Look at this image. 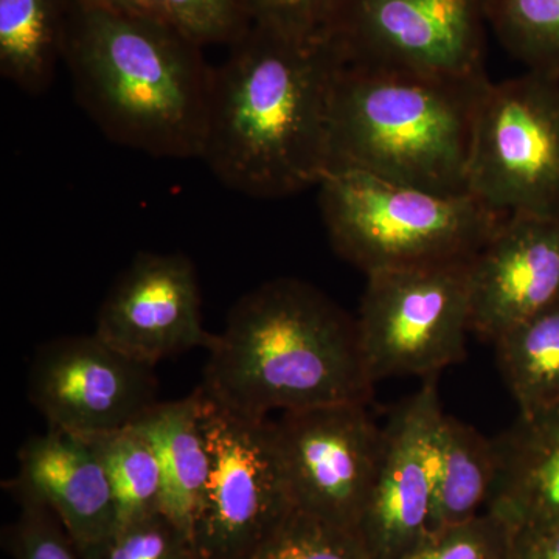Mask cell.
Instances as JSON below:
<instances>
[{"instance_id":"cell-4","label":"cell","mask_w":559,"mask_h":559,"mask_svg":"<svg viewBox=\"0 0 559 559\" xmlns=\"http://www.w3.org/2000/svg\"><path fill=\"white\" fill-rule=\"evenodd\" d=\"M488 81L345 62L331 106L329 170L465 193L474 112Z\"/></svg>"},{"instance_id":"cell-2","label":"cell","mask_w":559,"mask_h":559,"mask_svg":"<svg viewBox=\"0 0 559 559\" xmlns=\"http://www.w3.org/2000/svg\"><path fill=\"white\" fill-rule=\"evenodd\" d=\"M207 349L201 393L240 417L370 404L373 396L356 320L304 280L249 290Z\"/></svg>"},{"instance_id":"cell-12","label":"cell","mask_w":559,"mask_h":559,"mask_svg":"<svg viewBox=\"0 0 559 559\" xmlns=\"http://www.w3.org/2000/svg\"><path fill=\"white\" fill-rule=\"evenodd\" d=\"M436 377L392 411L382 426L377 479L356 528L373 559H403L432 533L437 436L441 418Z\"/></svg>"},{"instance_id":"cell-19","label":"cell","mask_w":559,"mask_h":559,"mask_svg":"<svg viewBox=\"0 0 559 559\" xmlns=\"http://www.w3.org/2000/svg\"><path fill=\"white\" fill-rule=\"evenodd\" d=\"M72 0H0V73L28 94L49 87L64 57Z\"/></svg>"},{"instance_id":"cell-25","label":"cell","mask_w":559,"mask_h":559,"mask_svg":"<svg viewBox=\"0 0 559 559\" xmlns=\"http://www.w3.org/2000/svg\"><path fill=\"white\" fill-rule=\"evenodd\" d=\"M511 528L481 511L473 520L437 530L403 559H510Z\"/></svg>"},{"instance_id":"cell-8","label":"cell","mask_w":559,"mask_h":559,"mask_svg":"<svg viewBox=\"0 0 559 559\" xmlns=\"http://www.w3.org/2000/svg\"><path fill=\"white\" fill-rule=\"evenodd\" d=\"M202 423L212 465L191 524L193 557L249 559L294 509L274 425L230 414L205 399Z\"/></svg>"},{"instance_id":"cell-17","label":"cell","mask_w":559,"mask_h":559,"mask_svg":"<svg viewBox=\"0 0 559 559\" xmlns=\"http://www.w3.org/2000/svg\"><path fill=\"white\" fill-rule=\"evenodd\" d=\"M202 415L204 396L198 389L187 399L157 401L131 426L145 437L159 462L162 511L189 538L212 465Z\"/></svg>"},{"instance_id":"cell-20","label":"cell","mask_w":559,"mask_h":559,"mask_svg":"<svg viewBox=\"0 0 559 559\" xmlns=\"http://www.w3.org/2000/svg\"><path fill=\"white\" fill-rule=\"evenodd\" d=\"M495 345L520 415L559 406V304L506 331Z\"/></svg>"},{"instance_id":"cell-11","label":"cell","mask_w":559,"mask_h":559,"mask_svg":"<svg viewBox=\"0 0 559 559\" xmlns=\"http://www.w3.org/2000/svg\"><path fill=\"white\" fill-rule=\"evenodd\" d=\"M154 369L95 333L58 337L33 356L28 399L49 428L94 440L131 428L157 403Z\"/></svg>"},{"instance_id":"cell-3","label":"cell","mask_w":559,"mask_h":559,"mask_svg":"<svg viewBox=\"0 0 559 559\" xmlns=\"http://www.w3.org/2000/svg\"><path fill=\"white\" fill-rule=\"evenodd\" d=\"M62 60L106 138L154 157L200 159L213 68L170 22L72 0Z\"/></svg>"},{"instance_id":"cell-27","label":"cell","mask_w":559,"mask_h":559,"mask_svg":"<svg viewBox=\"0 0 559 559\" xmlns=\"http://www.w3.org/2000/svg\"><path fill=\"white\" fill-rule=\"evenodd\" d=\"M21 510L3 533L13 559H84L58 518L43 503L20 499Z\"/></svg>"},{"instance_id":"cell-14","label":"cell","mask_w":559,"mask_h":559,"mask_svg":"<svg viewBox=\"0 0 559 559\" xmlns=\"http://www.w3.org/2000/svg\"><path fill=\"white\" fill-rule=\"evenodd\" d=\"M471 330L495 342L559 304V216L511 213L469 263Z\"/></svg>"},{"instance_id":"cell-21","label":"cell","mask_w":559,"mask_h":559,"mask_svg":"<svg viewBox=\"0 0 559 559\" xmlns=\"http://www.w3.org/2000/svg\"><path fill=\"white\" fill-rule=\"evenodd\" d=\"M91 441L108 473L117 527L162 511L160 466L145 437L127 428Z\"/></svg>"},{"instance_id":"cell-26","label":"cell","mask_w":559,"mask_h":559,"mask_svg":"<svg viewBox=\"0 0 559 559\" xmlns=\"http://www.w3.org/2000/svg\"><path fill=\"white\" fill-rule=\"evenodd\" d=\"M167 20L200 46L231 44L248 31L245 0H162Z\"/></svg>"},{"instance_id":"cell-16","label":"cell","mask_w":559,"mask_h":559,"mask_svg":"<svg viewBox=\"0 0 559 559\" xmlns=\"http://www.w3.org/2000/svg\"><path fill=\"white\" fill-rule=\"evenodd\" d=\"M492 441L496 476L485 511L511 530L559 524V406L520 415Z\"/></svg>"},{"instance_id":"cell-24","label":"cell","mask_w":559,"mask_h":559,"mask_svg":"<svg viewBox=\"0 0 559 559\" xmlns=\"http://www.w3.org/2000/svg\"><path fill=\"white\" fill-rule=\"evenodd\" d=\"M84 559H193L189 535L164 511L121 524Z\"/></svg>"},{"instance_id":"cell-18","label":"cell","mask_w":559,"mask_h":559,"mask_svg":"<svg viewBox=\"0 0 559 559\" xmlns=\"http://www.w3.org/2000/svg\"><path fill=\"white\" fill-rule=\"evenodd\" d=\"M495 476V441L444 414L437 436L432 532L463 524L480 514Z\"/></svg>"},{"instance_id":"cell-6","label":"cell","mask_w":559,"mask_h":559,"mask_svg":"<svg viewBox=\"0 0 559 559\" xmlns=\"http://www.w3.org/2000/svg\"><path fill=\"white\" fill-rule=\"evenodd\" d=\"M466 189L507 215L559 216V79L527 70L485 84Z\"/></svg>"},{"instance_id":"cell-5","label":"cell","mask_w":559,"mask_h":559,"mask_svg":"<svg viewBox=\"0 0 559 559\" xmlns=\"http://www.w3.org/2000/svg\"><path fill=\"white\" fill-rule=\"evenodd\" d=\"M318 189L331 246L366 275L469 263L509 216L469 191L437 193L352 168L326 171Z\"/></svg>"},{"instance_id":"cell-9","label":"cell","mask_w":559,"mask_h":559,"mask_svg":"<svg viewBox=\"0 0 559 559\" xmlns=\"http://www.w3.org/2000/svg\"><path fill=\"white\" fill-rule=\"evenodd\" d=\"M489 2L344 0L330 36L347 64L484 80Z\"/></svg>"},{"instance_id":"cell-10","label":"cell","mask_w":559,"mask_h":559,"mask_svg":"<svg viewBox=\"0 0 559 559\" xmlns=\"http://www.w3.org/2000/svg\"><path fill=\"white\" fill-rule=\"evenodd\" d=\"M272 425L294 509L356 533L382 452L369 404L286 412Z\"/></svg>"},{"instance_id":"cell-31","label":"cell","mask_w":559,"mask_h":559,"mask_svg":"<svg viewBox=\"0 0 559 559\" xmlns=\"http://www.w3.org/2000/svg\"><path fill=\"white\" fill-rule=\"evenodd\" d=\"M194 559V558H193Z\"/></svg>"},{"instance_id":"cell-30","label":"cell","mask_w":559,"mask_h":559,"mask_svg":"<svg viewBox=\"0 0 559 559\" xmlns=\"http://www.w3.org/2000/svg\"><path fill=\"white\" fill-rule=\"evenodd\" d=\"M73 2L80 3V5L98 7V9L138 14V16H148L168 22L167 14H165L164 7H162V0H73Z\"/></svg>"},{"instance_id":"cell-15","label":"cell","mask_w":559,"mask_h":559,"mask_svg":"<svg viewBox=\"0 0 559 559\" xmlns=\"http://www.w3.org/2000/svg\"><path fill=\"white\" fill-rule=\"evenodd\" d=\"M7 488L16 500H35L50 509L80 551L100 544L119 524L97 448L64 430L49 428L25 441L20 468Z\"/></svg>"},{"instance_id":"cell-7","label":"cell","mask_w":559,"mask_h":559,"mask_svg":"<svg viewBox=\"0 0 559 559\" xmlns=\"http://www.w3.org/2000/svg\"><path fill=\"white\" fill-rule=\"evenodd\" d=\"M469 263L367 275L356 325L374 384L388 378L436 377L465 358L473 331Z\"/></svg>"},{"instance_id":"cell-22","label":"cell","mask_w":559,"mask_h":559,"mask_svg":"<svg viewBox=\"0 0 559 559\" xmlns=\"http://www.w3.org/2000/svg\"><path fill=\"white\" fill-rule=\"evenodd\" d=\"M488 21L527 70L559 79V0H491Z\"/></svg>"},{"instance_id":"cell-1","label":"cell","mask_w":559,"mask_h":559,"mask_svg":"<svg viewBox=\"0 0 559 559\" xmlns=\"http://www.w3.org/2000/svg\"><path fill=\"white\" fill-rule=\"evenodd\" d=\"M213 69L200 159L230 190L278 200L318 187L330 165L334 87L345 58L331 36L250 25Z\"/></svg>"},{"instance_id":"cell-28","label":"cell","mask_w":559,"mask_h":559,"mask_svg":"<svg viewBox=\"0 0 559 559\" xmlns=\"http://www.w3.org/2000/svg\"><path fill=\"white\" fill-rule=\"evenodd\" d=\"M250 25L289 36L326 38L344 0H245Z\"/></svg>"},{"instance_id":"cell-13","label":"cell","mask_w":559,"mask_h":559,"mask_svg":"<svg viewBox=\"0 0 559 559\" xmlns=\"http://www.w3.org/2000/svg\"><path fill=\"white\" fill-rule=\"evenodd\" d=\"M95 334L132 358L156 367L213 334L202 323L200 278L180 252H140L121 271L97 316Z\"/></svg>"},{"instance_id":"cell-23","label":"cell","mask_w":559,"mask_h":559,"mask_svg":"<svg viewBox=\"0 0 559 559\" xmlns=\"http://www.w3.org/2000/svg\"><path fill=\"white\" fill-rule=\"evenodd\" d=\"M249 559H373L359 536L293 509Z\"/></svg>"},{"instance_id":"cell-29","label":"cell","mask_w":559,"mask_h":559,"mask_svg":"<svg viewBox=\"0 0 559 559\" xmlns=\"http://www.w3.org/2000/svg\"><path fill=\"white\" fill-rule=\"evenodd\" d=\"M510 559H559V524L511 530Z\"/></svg>"}]
</instances>
